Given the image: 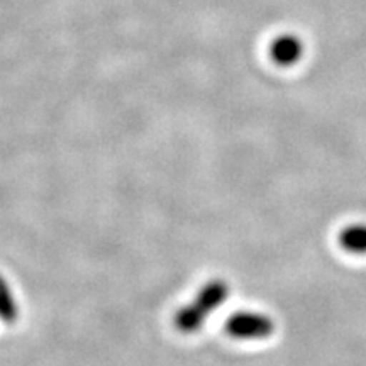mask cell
<instances>
[{
	"instance_id": "obj_2",
	"label": "cell",
	"mask_w": 366,
	"mask_h": 366,
	"mask_svg": "<svg viewBox=\"0 0 366 366\" xmlns=\"http://www.w3.org/2000/svg\"><path fill=\"white\" fill-rule=\"evenodd\" d=\"M229 295V285L227 282L221 280V278H214V280H209L200 287V290L197 292L194 302L192 305L202 312L205 317H209L214 310L221 307L224 302L227 300Z\"/></svg>"
},
{
	"instance_id": "obj_1",
	"label": "cell",
	"mask_w": 366,
	"mask_h": 366,
	"mask_svg": "<svg viewBox=\"0 0 366 366\" xmlns=\"http://www.w3.org/2000/svg\"><path fill=\"white\" fill-rule=\"evenodd\" d=\"M224 329L234 340L254 341L272 336L274 322L264 314L253 312V310H239V312L227 317Z\"/></svg>"
},
{
	"instance_id": "obj_4",
	"label": "cell",
	"mask_w": 366,
	"mask_h": 366,
	"mask_svg": "<svg viewBox=\"0 0 366 366\" xmlns=\"http://www.w3.org/2000/svg\"><path fill=\"white\" fill-rule=\"evenodd\" d=\"M340 242L346 251L355 254L366 253V224H350L341 231Z\"/></svg>"
},
{
	"instance_id": "obj_5",
	"label": "cell",
	"mask_w": 366,
	"mask_h": 366,
	"mask_svg": "<svg viewBox=\"0 0 366 366\" xmlns=\"http://www.w3.org/2000/svg\"><path fill=\"white\" fill-rule=\"evenodd\" d=\"M17 319H19V304L6 277L0 273V320L12 324Z\"/></svg>"
},
{
	"instance_id": "obj_3",
	"label": "cell",
	"mask_w": 366,
	"mask_h": 366,
	"mask_svg": "<svg viewBox=\"0 0 366 366\" xmlns=\"http://www.w3.org/2000/svg\"><path fill=\"white\" fill-rule=\"evenodd\" d=\"M207 319L209 317H205L202 312H199L194 305L187 304L178 309L175 315H173V326L182 334H194L204 327Z\"/></svg>"
}]
</instances>
